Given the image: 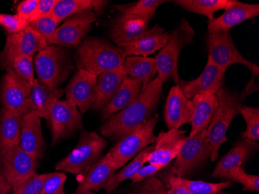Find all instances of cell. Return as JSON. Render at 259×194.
Wrapping results in <instances>:
<instances>
[{
	"label": "cell",
	"mask_w": 259,
	"mask_h": 194,
	"mask_svg": "<svg viewBox=\"0 0 259 194\" xmlns=\"http://www.w3.org/2000/svg\"><path fill=\"white\" fill-rule=\"evenodd\" d=\"M96 20L97 15L93 10H87L70 17L62 26L58 27L49 45L79 46Z\"/></svg>",
	"instance_id": "cell-14"
},
{
	"label": "cell",
	"mask_w": 259,
	"mask_h": 194,
	"mask_svg": "<svg viewBox=\"0 0 259 194\" xmlns=\"http://www.w3.org/2000/svg\"><path fill=\"white\" fill-rule=\"evenodd\" d=\"M258 149V144L248 139H241L233 145L232 148L221 158L212 176L217 179L231 180V176L238 167Z\"/></svg>",
	"instance_id": "cell-18"
},
{
	"label": "cell",
	"mask_w": 259,
	"mask_h": 194,
	"mask_svg": "<svg viewBox=\"0 0 259 194\" xmlns=\"http://www.w3.org/2000/svg\"><path fill=\"white\" fill-rule=\"evenodd\" d=\"M64 90L52 89L46 85L39 83L35 79L30 91V103L31 113L40 118L49 120L51 109L58 100H60Z\"/></svg>",
	"instance_id": "cell-27"
},
{
	"label": "cell",
	"mask_w": 259,
	"mask_h": 194,
	"mask_svg": "<svg viewBox=\"0 0 259 194\" xmlns=\"http://www.w3.org/2000/svg\"><path fill=\"white\" fill-rule=\"evenodd\" d=\"M103 0H57L52 11V16L59 23L67 17H72L87 10L100 12L107 5Z\"/></svg>",
	"instance_id": "cell-30"
},
{
	"label": "cell",
	"mask_w": 259,
	"mask_h": 194,
	"mask_svg": "<svg viewBox=\"0 0 259 194\" xmlns=\"http://www.w3.org/2000/svg\"><path fill=\"white\" fill-rule=\"evenodd\" d=\"M206 129L198 133L194 137L186 138L180 152L176 156L174 164L170 167L173 174L183 178L206 163L210 158L212 149L208 140Z\"/></svg>",
	"instance_id": "cell-8"
},
{
	"label": "cell",
	"mask_w": 259,
	"mask_h": 194,
	"mask_svg": "<svg viewBox=\"0 0 259 194\" xmlns=\"http://www.w3.org/2000/svg\"><path fill=\"white\" fill-rule=\"evenodd\" d=\"M34 66L39 83L58 89L73 70L69 53L62 47L49 45L37 53Z\"/></svg>",
	"instance_id": "cell-5"
},
{
	"label": "cell",
	"mask_w": 259,
	"mask_h": 194,
	"mask_svg": "<svg viewBox=\"0 0 259 194\" xmlns=\"http://www.w3.org/2000/svg\"><path fill=\"white\" fill-rule=\"evenodd\" d=\"M0 163L11 186L37 173L40 164L37 158L23 151L19 145L0 148Z\"/></svg>",
	"instance_id": "cell-13"
},
{
	"label": "cell",
	"mask_w": 259,
	"mask_h": 194,
	"mask_svg": "<svg viewBox=\"0 0 259 194\" xmlns=\"http://www.w3.org/2000/svg\"><path fill=\"white\" fill-rule=\"evenodd\" d=\"M193 113L192 100L186 98L179 85L171 87L164 106V121L168 130L180 129L190 123Z\"/></svg>",
	"instance_id": "cell-19"
},
{
	"label": "cell",
	"mask_w": 259,
	"mask_h": 194,
	"mask_svg": "<svg viewBox=\"0 0 259 194\" xmlns=\"http://www.w3.org/2000/svg\"><path fill=\"white\" fill-rule=\"evenodd\" d=\"M39 0H23L17 7V14L22 18L30 22L37 10Z\"/></svg>",
	"instance_id": "cell-46"
},
{
	"label": "cell",
	"mask_w": 259,
	"mask_h": 194,
	"mask_svg": "<svg viewBox=\"0 0 259 194\" xmlns=\"http://www.w3.org/2000/svg\"><path fill=\"white\" fill-rule=\"evenodd\" d=\"M66 179V175L63 172L49 173L40 194H65L64 185Z\"/></svg>",
	"instance_id": "cell-41"
},
{
	"label": "cell",
	"mask_w": 259,
	"mask_h": 194,
	"mask_svg": "<svg viewBox=\"0 0 259 194\" xmlns=\"http://www.w3.org/2000/svg\"><path fill=\"white\" fill-rule=\"evenodd\" d=\"M0 26L7 30L8 34H15L25 30L29 23L17 14H0Z\"/></svg>",
	"instance_id": "cell-44"
},
{
	"label": "cell",
	"mask_w": 259,
	"mask_h": 194,
	"mask_svg": "<svg viewBox=\"0 0 259 194\" xmlns=\"http://www.w3.org/2000/svg\"><path fill=\"white\" fill-rule=\"evenodd\" d=\"M237 0H176L173 1L187 11L205 16L209 21L214 19L219 10H226L236 3Z\"/></svg>",
	"instance_id": "cell-32"
},
{
	"label": "cell",
	"mask_w": 259,
	"mask_h": 194,
	"mask_svg": "<svg viewBox=\"0 0 259 194\" xmlns=\"http://www.w3.org/2000/svg\"><path fill=\"white\" fill-rule=\"evenodd\" d=\"M170 33L158 25L148 29L136 40L125 44L121 47L125 57L143 56L154 54L166 45L169 40Z\"/></svg>",
	"instance_id": "cell-21"
},
{
	"label": "cell",
	"mask_w": 259,
	"mask_h": 194,
	"mask_svg": "<svg viewBox=\"0 0 259 194\" xmlns=\"http://www.w3.org/2000/svg\"><path fill=\"white\" fill-rule=\"evenodd\" d=\"M218 194H225V193H220V192H219V193H218Z\"/></svg>",
	"instance_id": "cell-51"
},
{
	"label": "cell",
	"mask_w": 259,
	"mask_h": 194,
	"mask_svg": "<svg viewBox=\"0 0 259 194\" xmlns=\"http://www.w3.org/2000/svg\"><path fill=\"white\" fill-rule=\"evenodd\" d=\"M163 84L158 77L148 83L129 106L105 121L100 128L102 135L120 140L148 121L161 99Z\"/></svg>",
	"instance_id": "cell-1"
},
{
	"label": "cell",
	"mask_w": 259,
	"mask_h": 194,
	"mask_svg": "<svg viewBox=\"0 0 259 194\" xmlns=\"http://www.w3.org/2000/svg\"><path fill=\"white\" fill-rule=\"evenodd\" d=\"M185 186L193 194H218L224 189L232 186V181H223L221 183H207L203 181L190 180L182 178Z\"/></svg>",
	"instance_id": "cell-37"
},
{
	"label": "cell",
	"mask_w": 259,
	"mask_h": 194,
	"mask_svg": "<svg viewBox=\"0 0 259 194\" xmlns=\"http://www.w3.org/2000/svg\"><path fill=\"white\" fill-rule=\"evenodd\" d=\"M231 181L236 182L242 185L244 191H251L258 192L259 177L258 176L248 174L244 171V168L240 166L232 173Z\"/></svg>",
	"instance_id": "cell-42"
},
{
	"label": "cell",
	"mask_w": 259,
	"mask_h": 194,
	"mask_svg": "<svg viewBox=\"0 0 259 194\" xmlns=\"http://www.w3.org/2000/svg\"><path fill=\"white\" fill-rule=\"evenodd\" d=\"M150 20L148 17L120 14L112 24L110 37L116 46L121 48L143 34L148 29Z\"/></svg>",
	"instance_id": "cell-22"
},
{
	"label": "cell",
	"mask_w": 259,
	"mask_h": 194,
	"mask_svg": "<svg viewBox=\"0 0 259 194\" xmlns=\"http://www.w3.org/2000/svg\"><path fill=\"white\" fill-rule=\"evenodd\" d=\"M116 171L110 153H107L85 169L75 192H97L104 189Z\"/></svg>",
	"instance_id": "cell-20"
},
{
	"label": "cell",
	"mask_w": 259,
	"mask_h": 194,
	"mask_svg": "<svg viewBox=\"0 0 259 194\" xmlns=\"http://www.w3.org/2000/svg\"><path fill=\"white\" fill-rule=\"evenodd\" d=\"M259 15L258 4L236 3L225 10V13L208 23V32L228 30L243 22L254 19Z\"/></svg>",
	"instance_id": "cell-24"
},
{
	"label": "cell",
	"mask_w": 259,
	"mask_h": 194,
	"mask_svg": "<svg viewBox=\"0 0 259 194\" xmlns=\"http://www.w3.org/2000/svg\"><path fill=\"white\" fill-rule=\"evenodd\" d=\"M165 3L161 0H139L132 4L116 5L115 8L120 14L148 17L151 19L155 16L157 9Z\"/></svg>",
	"instance_id": "cell-34"
},
{
	"label": "cell",
	"mask_w": 259,
	"mask_h": 194,
	"mask_svg": "<svg viewBox=\"0 0 259 194\" xmlns=\"http://www.w3.org/2000/svg\"><path fill=\"white\" fill-rule=\"evenodd\" d=\"M56 2L57 0H39L37 10L29 23H32L40 17H46L52 14Z\"/></svg>",
	"instance_id": "cell-48"
},
{
	"label": "cell",
	"mask_w": 259,
	"mask_h": 194,
	"mask_svg": "<svg viewBox=\"0 0 259 194\" xmlns=\"http://www.w3.org/2000/svg\"><path fill=\"white\" fill-rule=\"evenodd\" d=\"M143 88V84L141 82L126 77L108 104L102 109V120L107 121L112 115L121 111L129 106L139 96Z\"/></svg>",
	"instance_id": "cell-28"
},
{
	"label": "cell",
	"mask_w": 259,
	"mask_h": 194,
	"mask_svg": "<svg viewBox=\"0 0 259 194\" xmlns=\"http://www.w3.org/2000/svg\"><path fill=\"white\" fill-rule=\"evenodd\" d=\"M31 84L19 76L15 71H7L3 79L0 90V100L4 108L21 116L31 113Z\"/></svg>",
	"instance_id": "cell-12"
},
{
	"label": "cell",
	"mask_w": 259,
	"mask_h": 194,
	"mask_svg": "<svg viewBox=\"0 0 259 194\" xmlns=\"http://www.w3.org/2000/svg\"><path fill=\"white\" fill-rule=\"evenodd\" d=\"M48 121L52 131V145L83 128L81 112L76 105L67 100H58L53 105Z\"/></svg>",
	"instance_id": "cell-11"
},
{
	"label": "cell",
	"mask_w": 259,
	"mask_h": 194,
	"mask_svg": "<svg viewBox=\"0 0 259 194\" xmlns=\"http://www.w3.org/2000/svg\"><path fill=\"white\" fill-rule=\"evenodd\" d=\"M158 178L164 183L167 194H193L185 186L181 177L171 173L170 168L161 173Z\"/></svg>",
	"instance_id": "cell-40"
},
{
	"label": "cell",
	"mask_w": 259,
	"mask_h": 194,
	"mask_svg": "<svg viewBox=\"0 0 259 194\" xmlns=\"http://www.w3.org/2000/svg\"><path fill=\"white\" fill-rule=\"evenodd\" d=\"M49 46V44L30 25L18 33L7 35L5 46L0 52V68L9 71L16 58L34 55Z\"/></svg>",
	"instance_id": "cell-10"
},
{
	"label": "cell",
	"mask_w": 259,
	"mask_h": 194,
	"mask_svg": "<svg viewBox=\"0 0 259 194\" xmlns=\"http://www.w3.org/2000/svg\"><path fill=\"white\" fill-rule=\"evenodd\" d=\"M10 70L15 71L19 76L33 85L35 80L33 55H26L16 58L12 63Z\"/></svg>",
	"instance_id": "cell-38"
},
{
	"label": "cell",
	"mask_w": 259,
	"mask_h": 194,
	"mask_svg": "<svg viewBox=\"0 0 259 194\" xmlns=\"http://www.w3.org/2000/svg\"><path fill=\"white\" fill-rule=\"evenodd\" d=\"M49 173L34 174L12 185L11 194H40Z\"/></svg>",
	"instance_id": "cell-35"
},
{
	"label": "cell",
	"mask_w": 259,
	"mask_h": 194,
	"mask_svg": "<svg viewBox=\"0 0 259 194\" xmlns=\"http://www.w3.org/2000/svg\"><path fill=\"white\" fill-rule=\"evenodd\" d=\"M73 194H96L94 192H80V193H78V192H75V193Z\"/></svg>",
	"instance_id": "cell-50"
},
{
	"label": "cell",
	"mask_w": 259,
	"mask_h": 194,
	"mask_svg": "<svg viewBox=\"0 0 259 194\" xmlns=\"http://www.w3.org/2000/svg\"><path fill=\"white\" fill-rule=\"evenodd\" d=\"M123 194H167V191L162 181L156 176H153L140 183L133 190Z\"/></svg>",
	"instance_id": "cell-43"
},
{
	"label": "cell",
	"mask_w": 259,
	"mask_h": 194,
	"mask_svg": "<svg viewBox=\"0 0 259 194\" xmlns=\"http://www.w3.org/2000/svg\"><path fill=\"white\" fill-rule=\"evenodd\" d=\"M164 166L161 165L148 164L143 166L138 170V173L135 175L132 179V183H139L149 178L155 176L161 169H164Z\"/></svg>",
	"instance_id": "cell-45"
},
{
	"label": "cell",
	"mask_w": 259,
	"mask_h": 194,
	"mask_svg": "<svg viewBox=\"0 0 259 194\" xmlns=\"http://www.w3.org/2000/svg\"><path fill=\"white\" fill-rule=\"evenodd\" d=\"M107 140L97 133L83 131L77 146L55 166L56 170L78 174L85 171L102 157Z\"/></svg>",
	"instance_id": "cell-6"
},
{
	"label": "cell",
	"mask_w": 259,
	"mask_h": 194,
	"mask_svg": "<svg viewBox=\"0 0 259 194\" xmlns=\"http://www.w3.org/2000/svg\"><path fill=\"white\" fill-rule=\"evenodd\" d=\"M239 114L242 115L247 124V128L243 132V139L256 141L259 140V109L257 107L242 105Z\"/></svg>",
	"instance_id": "cell-36"
},
{
	"label": "cell",
	"mask_w": 259,
	"mask_h": 194,
	"mask_svg": "<svg viewBox=\"0 0 259 194\" xmlns=\"http://www.w3.org/2000/svg\"><path fill=\"white\" fill-rule=\"evenodd\" d=\"M21 115L3 108L0 111V148L17 146L20 143Z\"/></svg>",
	"instance_id": "cell-31"
},
{
	"label": "cell",
	"mask_w": 259,
	"mask_h": 194,
	"mask_svg": "<svg viewBox=\"0 0 259 194\" xmlns=\"http://www.w3.org/2000/svg\"><path fill=\"white\" fill-rule=\"evenodd\" d=\"M126 75L123 65L116 69L106 71L99 75L95 88V96L92 109L101 110L116 94Z\"/></svg>",
	"instance_id": "cell-25"
},
{
	"label": "cell",
	"mask_w": 259,
	"mask_h": 194,
	"mask_svg": "<svg viewBox=\"0 0 259 194\" xmlns=\"http://www.w3.org/2000/svg\"><path fill=\"white\" fill-rule=\"evenodd\" d=\"M206 40L209 57L223 73L225 74L227 69L235 64H241L250 70L255 65L240 53L230 31L208 32Z\"/></svg>",
	"instance_id": "cell-9"
},
{
	"label": "cell",
	"mask_w": 259,
	"mask_h": 194,
	"mask_svg": "<svg viewBox=\"0 0 259 194\" xmlns=\"http://www.w3.org/2000/svg\"><path fill=\"white\" fill-rule=\"evenodd\" d=\"M126 77L138 80L146 87L158 74L155 58L143 56H129L123 64Z\"/></svg>",
	"instance_id": "cell-29"
},
{
	"label": "cell",
	"mask_w": 259,
	"mask_h": 194,
	"mask_svg": "<svg viewBox=\"0 0 259 194\" xmlns=\"http://www.w3.org/2000/svg\"><path fill=\"white\" fill-rule=\"evenodd\" d=\"M186 131L182 129H171L161 131L154 144V150L148 156L147 163L165 166L170 164L180 152L186 141Z\"/></svg>",
	"instance_id": "cell-17"
},
{
	"label": "cell",
	"mask_w": 259,
	"mask_h": 194,
	"mask_svg": "<svg viewBox=\"0 0 259 194\" xmlns=\"http://www.w3.org/2000/svg\"><path fill=\"white\" fill-rule=\"evenodd\" d=\"M158 114L151 117L143 125L122 137L110 150L109 153L112 162L117 170L124 166L142 150L155 144L157 136L154 135V130L158 123Z\"/></svg>",
	"instance_id": "cell-7"
},
{
	"label": "cell",
	"mask_w": 259,
	"mask_h": 194,
	"mask_svg": "<svg viewBox=\"0 0 259 194\" xmlns=\"http://www.w3.org/2000/svg\"><path fill=\"white\" fill-rule=\"evenodd\" d=\"M194 36V30L189 21L182 19L179 25L170 34L166 45L155 58L158 69L157 77L163 83L172 79L176 85H179L180 80L178 72L179 57L185 46L193 43Z\"/></svg>",
	"instance_id": "cell-4"
},
{
	"label": "cell",
	"mask_w": 259,
	"mask_h": 194,
	"mask_svg": "<svg viewBox=\"0 0 259 194\" xmlns=\"http://www.w3.org/2000/svg\"><path fill=\"white\" fill-rule=\"evenodd\" d=\"M250 71H251V78L248 82V84L246 85L245 88L240 93V97L241 100H245L248 96L257 92L259 90V67L257 64L251 68Z\"/></svg>",
	"instance_id": "cell-47"
},
{
	"label": "cell",
	"mask_w": 259,
	"mask_h": 194,
	"mask_svg": "<svg viewBox=\"0 0 259 194\" xmlns=\"http://www.w3.org/2000/svg\"><path fill=\"white\" fill-rule=\"evenodd\" d=\"M225 74L214 65L208 57L207 63L201 75L190 81L180 80V88L186 98L192 100L197 95H216L224 85Z\"/></svg>",
	"instance_id": "cell-15"
},
{
	"label": "cell",
	"mask_w": 259,
	"mask_h": 194,
	"mask_svg": "<svg viewBox=\"0 0 259 194\" xmlns=\"http://www.w3.org/2000/svg\"><path fill=\"white\" fill-rule=\"evenodd\" d=\"M125 58L123 48L96 37L81 42L75 54L78 69L85 70L96 76L120 68Z\"/></svg>",
	"instance_id": "cell-2"
},
{
	"label": "cell",
	"mask_w": 259,
	"mask_h": 194,
	"mask_svg": "<svg viewBox=\"0 0 259 194\" xmlns=\"http://www.w3.org/2000/svg\"><path fill=\"white\" fill-rule=\"evenodd\" d=\"M19 146L38 160L43 158L45 141L40 117L33 113L22 116Z\"/></svg>",
	"instance_id": "cell-23"
},
{
	"label": "cell",
	"mask_w": 259,
	"mask_h": 194,
	"mask_svg": "<svg viewBox=\"0 0 259 194\" xmlns=\"http://www.w3.org/2000/svg\"><path fill=\"white\" fill-rule=\"evenodd\" d=\"M59 23H60L52 16V14H50V15L40 17V18L34 20L32 23H29V25L33 30H36L39 34L41 35L43 38L49 45L51 39L55 34Z\"/></svg>",
	"instance_id": "cell-39"
},
{
	"label": "cell",
	"mask_w": 259,
	"mask_h": 194,
	"mask_svg": "<svg viewBox=\"0 0 259 194\" xmlns=\"http://www.w3.org/2000/svg\"><path fill=\"white\" fill-rule=\"evenodd\" d=\"M218 105L216 111L207 128V138L210 144L211 161H216L220 148L228 141L227 132L231 122L239 114L242 100L240 95L229 89L222 88L216 93Z\"/></svg>",
	"instance_id": "cell-3"
},
{
	"label": "cell",
	"mask_w": 259,
	"mask_h": 194,
	"mask_svg": "<svg viewBox=\"0 0 259 194\" xmlns=\"http://www.w3.org/2000/svg\"><path fill=\"white\" fill-rule=\"evenodd\" d=\"M10 192H12V186L6 179L0 163V194H9Z\"/></svg>",
	"instance_id": "cell-49"
},
{
	"label": "cell",
	"mask_w": 259,
	"mask_h": 194,
	"mask_svg": "<svg viewBox=\"0 0 259 194\" xmlns=\"http://www.w3.org/2000/svg\"><path fill=\"white\" fill-rule=\"evenodd\" d=\"M154 150V144L142 150L141 152L138 153L133 160L128 165H125L124 168L116 173V174L112 177L110 182L105 186V190L107 191V194L112 193L116 188L118 187L123 181L126 179H132L135 175L138 173V170L147 163L148 156L151 154V151Z\"/></svg>",
	"instance_id": "cell-33"
},
{
	"label": "cell",
	"mask_w": 259,
	"mask_h": 194,
	"mask_svg": "<svg viewBox=\"0 0 259 194\" xmlns=\"http://www.w3.org/2000/svg\"><path fill=\"white\" fill-rule=\"evenodd\" d=\"M97 78L85 70L78 69L65 89L66 100L76 105L81 114L92 109Z\"/></svg>",
	"instance_id": "cell-16"
},
{
	"label": "cell",
	"mask_w": 259,
	"mask_h": 194,
	"mask_svg": "<svg viewBox=\"0 0 259 194\" xmlns=\"http://www.w3.org/2000/svg\"><path fill=\"white\" fill-rule=\"evenodd\" d=\"M192 103L191 131L189 137H194L208 128L218 105L216 95H197L192 99Z\"/></svg>",
	"instance_id": "cell-26"
}]
</instances>
